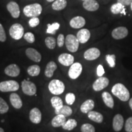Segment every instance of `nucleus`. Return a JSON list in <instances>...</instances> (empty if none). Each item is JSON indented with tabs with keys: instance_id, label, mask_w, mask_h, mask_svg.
<instances>
[{
	"instance_id": "1",
	"label": "nucleus",
	"mask_w": 132,
	"mask_h": 132,
	"mask_svg": "<svg viewBox=\"0 0 132 132\" xmlns=\"http://www.w3.org/2000/svg\"><path fill=\"white\" fill-rule=\"evenodd\" d=\"M112 94L119 100L126 102L130 98V92L127 87L121 83H117L113 86L111 89Z\"/></svg>"
},
{
	"instance_id": "2",
	"label": "nucleus",
	"mask_w": 132,
	"mask_h": 132,
	"mask_svg": "<svg viewBox=\"0 0 132 132\" xmlns=\"http://www.w3.org/2000/svg\"><path fill=\"white\" fill-rule=\"evenodd\" d=\"M23 12L27 17H36L42 14V7L39 3H33L24 6Z\"/></svg>"
},
{
	"instance_id": "3",
	"label": "nucleus",
	"mask_w": 132,
	"mask_h": 132,
	"mask_svg": "<svg viewBox=\"0 0 132 132\" xmlns=\"http://www.w3.org/2000/svg\"><path fill=\"white\" fill-rule=\"evenodd\" d=\"M48 89L51 93L54 95H60L65 90V85L64 82L59 80H53L50 82Z\"/></svg>"
},
{
	"instance_id": "4",
	"label": "nucleus",
	"mask_w": 132,
	"mask_h": 132,
	"mask_svg": "<svg viewBox=\"0 0 132 132\" xmlns=\"http://www.w3.org/2000/svg\"><path fill=\"white\" fill-rule=\"evenodd\" d=\"M65 44L66 48L69 52L75 53L78 50L80 42L75 36L73 34H68L65 37Z\"/></svg>"
},
{
	"instance_id": "5",
	"label": "nucleus",
	"mask_w": 132,
	"mask_h": 132,
	"mask_svg": "<svg viewBox=\"0 0 132 132\" xmlns=\"http://www.w3.org/2000/svg\"><path fill=\"white\" fill-rule=\"evenodd\" d=\"M9 34L14 40L21 39L24 36V28L20 23H14L9 29Z\"/></svg>"
},
{
	"instance_id": "6",
	"label": "nucleus",
	"mask_w": 132,
	"mask_h": 132,
	"mask_svg": "<svg viewBox=\"0 0 132 132\" xmlns=\"http://www.w3.org/2000/svg\"><path fill=\"white\" fill-rule=\"evenodd\" d=\"M19 84L16 81L9 80L0 82V90L3 92H14L19 89Z\"/></svg>"
},
{
	"instance_id": "7",
	"label": "nucleus",
	"mask_w": 132,
	"mask_h": 132,
	"mask_svg": "<svg viewBox=\"0 0 132 132\" xmlns=\"http://www.w3.org/2000/svg\"><path fill=\"white\" fill-rule=\"evenodd\" d=\"M21 88L22 91L24 94L32 96L36 94L37 91V87L35 84L32 82L24 80L21 82Z\"/></svg>"
},
{
	"instance_id": "8",
	"label": "nucleus",
	"mask_w": 132,
	"mask_h": 132,
	"mask_svg": "<svg viewBox=\"0 0 132 132\" xmlns=\"http://www.w3.org/2000/svg\"><path fill=\"white\" fill-rule=\"evenodd\" d=\"M82 70V65L79 62L72 64L69 70V76L72 80H75L81 75Z\"/></svg>"
},
{
	"instance_id": "9",
	"label": "nucleus",
	"mask_w": 132,
	"mask_h": 132,
	"mask_svg": "<svg viewBox=\"0 0 132 132\" xmlns=\"http://www.w3.org/2000/svg\"><path fill=\"white\" fill-rule=\"evenodd\" d=\"M6 7L11 16L14 19H18L20 15V9L19 5L15 1H10L6 5Z\"/></svg>"
},
{
	"instance_id": "10",
	"label": "nucleus",
	"mask_w": 132,
	"mask_h": 132,
	"mask_svg": "<svg viewBox=\"0 0 132 132\" xmlns=\"http://www.w3.org/2000/svg\"><path fill=\"white\" fill-rule=\"evenodd\" d=\"M109 80L106 77H101L95 81L92 85L93 89L95 91H100L105 87H106L109 85Z\"/></svg>"
},
{
	"instance_id": "11",
	"label": "nucleus",
	"mask_w": 132,
	"mask_h": 132,
	"mask_svg": "<svg viewBox=\"0 0 132 132\" xmlns=\"http://www.w3.org/2000/svg\"><path fill=\"white\" fill-rule=\"evenodd\" d=\"M128 29L124 26H120V27L116 28L113 29L111 32L112 37L116 40H120V39H122L123 38L126 37L128 36Z\"/></svg>"
},
{
	"instance_id": "12",
	"label": "nucleus",
	"mask_w": 132,
	"mask_h": 132,
	"mask_svg": "<svg viewBox=\"0 0 132 132\" xmlns=\"http://www.w3.org/2000/svg\"><path fill=\"white\" fill-rule=\"evenodd\" d=\"M100 55V50L97 48H90L84 53V57L87 61H93L98 58Z\"/></svg>"
},
{
	"instance_id": "13",
	"label": "nucleus",
	"mask_w": 132,
	"mask_h": 132,
	"mask_svg": "<svg viewBox=\"0 0 132 132\" xmlns=\"http://www.w3.org/2000/svg\"><path fill=\"white\" fill-rule=\"evenodd\" d=\"M69 24L72 28L80 29L85 25L86 20L81 16H76L70 20Z\"/></svg>"
},
{
	"instance_id": "14",
	"label": "nucleus",
	"mask_w": 132,
	"mask_h": 132,
	"mask_svg": "<svg viewBox=\"0 0 132 132\" xmlns=\"http://www.w3.org/2000/svg\"><path fill=\"white\" fill-rule=\"evenodd\" d=\"M26 54L31 60L36 62H39L42 59V56L40 53L32 48H28L26 50Z\"/></svg>"
},
{
	"instance_id": "15",
	"label": "nucleus",
	"mask_w": 132,
	"mask_h": 132,
	"mask_svg": "<svg viewBox=\"0 0 132 132\" xmlns=\"http://www.w3.org/2000/svg\"><path fill=\"white\" fill-rule=\"evenodd\" d=\"M58 61L64 66H70L74 63V57L70 54L62 53L59 56Z\"/></svg>"
},
{
	"instance_id": "16",
	"label": "nucleus",
	"mask_w": 132,
	"mask_h": 132,
	"mask_svg": "<svg viewBox=\"0 0 132 132\" xmlns=\"http://www.w3.org/2000/svg\"><path fill=\"white\" fill-rule=\"evenodd\" d=\"M4 73L11 77H16L19 75L20 73V69L16 64H10L4 69Z\"/></svg>"
},
{
	"instance_id": "17",
	"label": "nucleus",
	"mask_w": 132,
	"mask_h": 132,
	"mask_svg": "<svg viewBox=\"0 0 132 132\" xmlns=\"http://www.w3.org/2000/svg\"><path fill=\"white\" fill-rule=\"evenodd\" d=\"M29 119L33 123L38 124L42 120V113L39 109L34 108L29 112Z\"/></svg>"
},
{
	"instance_id": "18",
	"label": "nucleus",
	"mask_w": 132,
	"mask_h": 132,
	"mask_svg": "<svg viewBox=\"0 0 132 132\" xmlns=\"http://www.w3.org/2000/svg\"><path fill=\"white\" fill-rule=\"evenodd\" d=\"M84 9L89 12H95L99 8V4L96 0H86L82 3Z\"/></svg>"
},
{
	"instance_id": "19",
	"label": "nucleus",
	"mask_w": 132,
	"mask_h": 132,
	"mask_svg": "<svg viewBox=\"0 0 132 132\" xmlns=\"http://www.w3.org/2000/svg\"><path fill=\"white\" fill-rule=\"evenodd\" d=\"M77 37L81 44H85L89 40L90 32L87 29H81L77 32Z\"/></svg>"
},
{
	"instance_id": "20",
	"label": "nucleus",
	"mask_w": 132,
	"mask_h": 132,
	"mask_svg": "<svg viewBox=\"0 0 132 132\" xmlns=\"http://www.w3.org/2000/svg\"><path fill=\"white\" fill-rule=\"evenodd\" d=\"M123 125V118L122 115L118 114L114 117L113 127L116 131H119L122 130Z\"/></svg>"
},
{
	"instance_id": "21",
	"label": "nucleus",
	"mask_w": 132,
	"mask_h": 132,
	"mask_svg": "<svg viewBox=\"0 0 132 132\" xmlns=\"http://www.w3.org/2000/svg\"><path fill=\"white\" fill-rule=\"evenodd\" d=\"M9 100L11 105L15 109H20L22 107L23 103L21 99L16 93H12L10 95Z\"/></svg>"
},
{
	"instance_id": "22",
	"label": "nucleus",
	"mask_w": 132,
	"mask_h": 132,
	"mask_svg": "<svg viewBox=\"0 0 132 132\" xmlns=\"http://www.w3.org/2000/svg\"><path fill=\"white\" fill-rule=\"evenodd\" d=\"M94 108V102L91 99H88L81 105L80 110L82 113L86 114L92 111Z\"/></svg>"
},
{
	"instance_id": "23",
	"label": "nucleus",
	"mask_w": 132,
	"mask_h": 132,
	"mask_svg": "<svg viewBox=\"0 0 132 132\" xmlns=\"http://www.w3.org/2000/svg\"><path fill=\"white\" fill-rule=\"evenodd\" d=\"M66 122V117L62 114H56L52 120V125L53 127H59L63 125Z\"/></svg>"
},
{
	"instance_id": "24",
	"label": "nucleus",
	"mask_w": 132,
	"mask_h": 132,
	"mask_svg": "<svg viewBox=\"0 0 132 132\" xmlns=\"http://www.w3.org/2000/svg\"><path fill=\"white\" fill-rule=\"evenodd\" d=\"M110 11H111L112 14L115 15L119 14L125 15V6L118 2L112 5L111 8H110Z\"/></svg>"
},
{
	"instance_id": "25",
	"label": "nucleus",
	"mask_w": 132,
	"mask_h": 132,
	"mask_svg": "<svg viewBox=\"0 0 132 132\" xmlns=\"http://www.w3.org/2000/svg\"><path fill=\"white\" fill-rule=\"evenodd\" d=\"M57 69V65L54 61H50L47 64L45 70V75L48 78H52L54 72Z\"/></svg>"
},
{
	"instance_id": "26",
	"label": "nucleus",
	"mask_w": 132,
	"mask_h": 132,
	"mask_svg": "<svg viewBox=\"0 0 132 132\" xmlns=\"http://www.w3.org/2000/svg\"><path fill=\"white\" fill-rule=\"evenodd\" d=\"M87 116L89 119L92 121L95 122L97 123H102L103 120V115L101 113H98V112L94 111H90L87 113Z\"/></svg>"
},
{
	"instance_id": "27",
	"label": "nucleus",
	"mask_w": 132,
	"mask_h": 132,
	"mask_svg": "<svg viewBox=\"0 0 132 132\" xmlns=\"http://www.w3.org/2000/svg\"><path fill=\"white\" fill-rule=\"evenodd\" d=\"M67 6V0H55L52 3V7L54 11H60L65 9Z\"/></svg>"
},
{
	"instance_id": "28",
	"label": "nucleus",
	"mask_w": 132,
	"mask_h": 132,
	"mask_svg": "<svg viewBox=\"0 0 132 132\" xmlns=\"http://www.w3.org/2000/svg\"><path fill=\"white\" fill-rule=\"evenodd\" d=\"M102 97L105 105L110 108H113L114 100L111 95L108 92H103L102 94Z\"/></svg>"
},
{
	"instance_id": "29",
	"label": "nucleus",
	"mask_w": 132,
	"mask_h": 132,
	"mask_svg": "<svg viewBox=\"0 0 132 132\" xmlns=\"http://www.w3.org/2000/svg\"><path fill=\"white\" fill-rule=\"evenodd\" d=\"M72 110L70 106L67 105H63L58 109H55V113L56 114H62L64 116L68 117L72 114Z\"/></svg>"
},
{
	"instance_id": "30",
	"label": "nucleus",
	"mask_w": 132,
	"mask_h": 132,
	"mask_svg": "<svg viewBox=\"0 0 132 132\" xmlns=\"http://www.w3.org/2000/svg\"><path fill=\"white\" fill-rule=\"evenodd\" d=\"M77 126V120L73 119H70L65 122V123L62 125V127L64 130H72Z\"/></svg>"
},
{
	"instance_id": "31",
	"label": "nucleus",
	"mask_w": 132,
	"mask_h": 132,
	"mask_svg": "<svg viewBox=\"0 0 132 132\" xmlns=\"http://www.w3.org/2000/svg\"><path fill=\"white\" fill-rule=\"evenodd\" d=\"M27 72L31 77H36L40 73V68L38 65H31L28 68Z\"/></svg>"
},
{
	"instance_id": "32",
	"label": "nucleus",
	"mask_w": 132,
	"mask_h": 132,
	"mask_svg": "<svg viewBox=\"0 0 132 132\" xmlns=\"http://www.w3.org/2000/svg\"><path fill=\"white\" fill-rule=\"evenodd\" d=\"M60 28V24L57 22H54L52 24H47V29L46 32L50 34H55L57 30Z\"/></svg>"
},
{
	"instance_id": "33",
	"label": "nucleus",
	"mask_w": 132,
	"mask_h": 132,
	"mask_svg": "<svg viewBox=\"0 0 132 132\" xmlns=\"http://www.w3.org/2000/svg\"><path fill=\"white\" fill-rule=\"evenodd\" d=\"M52 106L54 109H58L63 106V102L60 97L57 96L53 97L50 100Z\"/></svg>"
},
{
	"instance_id": "34",
	"label": "nucleus",
	"mask_w": 132,
	"mask_h": 132,
	"mask_svg": "<svg viewBox=\"0 0 132 132\" xmlns=\"http://www.w3.org/2000/svg\"><path fill=\"white\" fill-rule=\"evenodd\" d=\"M45 43L47 48H48L50 50H53L55 48L56 45V39L53 37H52V36H49V37L46 38Z\"/></svg>"
},
{
	"instance_id": "35",
	"label": "nucleus",
	"mask_w": 132,
	"mask_h": 132,
	"mask_svg": "<svg viewBox=\"0 0 132 132\" xmlns=\"http://www.w3.org/2000/svg\"><path fill=\"white\" fill-rule=\"evenodd\" d=\"M9 111V106L6 102L1 97H0V114H5Z\"/></svg>"
},
{
	"instance_id": "36",
	"label": "nucleus",
	"mask_w": 132,
	"mask_h": 132,
	"mask_svg": "<svg viewBox=\"0 0 132 132\" xmlns=\"http://www.w3.org/2000/svg\"><path fill=\"white\" fill-rule=\"evenodd\" d=\"M106 60L110 67L113 68V67H115L116 56L114 54H107L106 56Z\"/></svg>"
},
{
	"instance_id": "37",
	"label": "nucleus",
	"mask_w": 132,
	"mask_h": 132,
	"mask_svg": "<svg viewBox=\"0 0 132 132\" xmlns=\"http://www.w3.org/2000/svg\"><path fill=\"white\" fill-rule=\"evenodd\" d=\"M81 132H95V128L93 125L90 123H84L81 127Z\"/></svg>"
},
{
	"instance_id": "38",
	"label": "nucleus",
	"mask_w": 132,
	"mask_h": 132,
	"mask_svg": "<svg viewBox=\"0 0 132 132\" xmlns=\"http://www.w3.org/2000/svg\"><path fill=\"white\" fill-rule=\"evenodd\" d=\"M23 38L26 42L29 43V44H33L35 42V36H34L33 33L31 32L25 33L23 36Z\"/></svg>"
},
{
	"instance_id": "39",
	"label": "nucleus",
	"mask_w": 132,
	"mask_h": 132,
	"mask_svg": "<svg viewBox=\"0 0 132 132\" xmlns=\"http://www.w3.org/2000/svg\"><path fill=\"white\" fill-rule=\"evenodd\" d=\"M75 101V95L73 93H68L65 95V102L69 105H73Z\"/></svg>"
},
{
	"instance_id": "40",
	"label": "nucleus",
	"mask_w": 132,
	"mask_h": 132,
	"mask_svg": "<svg viewBox=\"0 0 132 132\" xmlns=\"http://www.w3.org/2000/svg\"><path fill=\"white\" fill-rule=\"evenodd\" d=\"M39 23H40V20L38 18V16L31 18V19L28 21L29 26L31 28L36 27L39 25Z\"/></svg>"
},
{
	"instance_id": "41",
	"label": "nucleus",
	"mask_w": 132,
	"mask_h": 132,
	"mask_svg": "<svg viewBox=\"0 0 132 132\" xmlns=\"http://www.w3.org/2000/svg\"><path fill=\"white\" fill-rule=\"evenodd\" d=\"M125 130L127 132H132V117L127 119L125 122Z\"/></svg>"
},
{
	"instance_id": "42",
	"label": "nucleus",
	"mask_w": 132,
	"mask_h": 132,
	"mask_svg": "<svg viewBox=\"0 0 132 132\" xmlns=\"http://www.w3.org/2000/svg\"><path fill=\"white\" fill-rule=\"evenodd\" d=\"M6 40V34L2 24L0 23V42H4Z\"/></svg>"
},
{
	"instance_id": "43",
	"label": "nucleus",
	"mask_w": 132,
	"mask_h": 132,
	"mask_svg": "<svg viewBox=\"0 0 132 132\" xmlns=\"http://www.w3.org/2000/svg\"><path fill=\"white\" fill-rule=\"evenodd\" d=\"M65 37H64V34H59L58 37L57 39V44L59 47H62L65 44Z\"/></svg>"
},
{
	"instance_id": "44",
	"label": "nucleus",
	"mask_w": 132,
	"mask_h": 132,
	"mask_svg": "<svg viewBox=\"0 0 132 132\" xmlns=\"http://www.w3.org/2000/svg\"><path fill=\"white\" fill-rule=\"evenodd\" d=\"M104 73H105V70H104L103 67L101 64H100V65H98L97 68V76H98L99 77H101L104 75Z\"/></svg>"
},
{
	"instance_id": "45",
	"label": "nucleus",
	"mask_w": 132,
	"mask_h": 132,
	"mask_svg": "<svg viewBox=\"0 0 132 132\" xmlns=\"http://www.w3.org/2000/svg\"><path fill=\"white\" fill-rule=\"evenodd\" d=\"M118 2L121 3L123 6H130V4H131L132 0H118Z\"/></svg>"
},
{
	"instance_id": "46",
	"label": "nucleus",
	"mask_w": 132,
	"mask_h": 132,
	"mask_svg": "<svg viewBox=\"0 0 132 132\" xmlns=\"http://www.w3.org/2000/svg\"><path fill=\"white\" fill-rule=\"evenodd\" d=\"M129 105H130V108H131V110H132V98L130 99V101H129Z\"/></svg>"
},
{
	"instance_id": "47",
	"label": "nucleus",
	"mask_w": 132,
	"mask_h": 132,
	"mask_svg": "<svg viewBox=\"0 0 132 132\" xmlns=\"http://www.w3.org/2000/svg\"><path fill=\"white\" fill-rule=\"evenodd\" d=\"M54 1H55V0H47V2H48V3H53V2H54Z\"/></svg>"
},
{
	"instance_id": "48",
	"label": "nucleus",
	"mask_w": 132,
	"mask_h": 132,
	"mask_svg": "<svg viewBox=\"0 0 132 132\" xmlns=\"http://www.w3.org/2000/svg\"><path fill=\"white\" fill-rule=\"evenodd\" d=\"M0 132H4V130H3V128L0 127Z\"/></svg>"
},
{
	"instance_id": "49",
	"label": "nucleus",
	"mask_w": 132,
	"mask_h": 132,
	"mask_svg": "<svg viewBox=\"0 0 132 132\" xmlns=\"http://www.w3.org/2000/svg\"><path fill=\"white\" fill-rule=\"evenodd\" d=\"M130 9H131V10L132 11V3H131V4H130Z\"/></svg>"
},
{
	"instance_id": "50",
	"label": "nucleus",
	"mask_w": 132,
	"mask_h": 132,
	"mask_svg": "<svg viewBox=\"0 0 132 132\" xmlns=\"http://www.w3.org/2000/svg\"><path fill=\"white\" fill-rule=\"evenodd\" d=\"M82 1H86V0H82Z\"/></svg>"
}]
</instances>
